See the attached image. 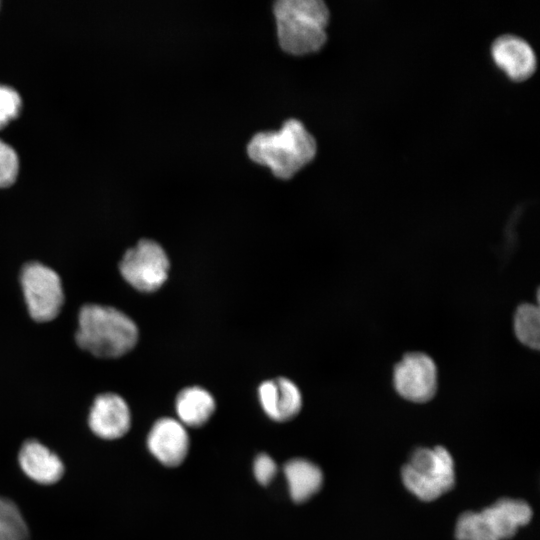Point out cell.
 Wrapping results in <instances>:
<instances>
[{
	"mask_svg": "<svg viewBox=\"0 0 540 540\" xmlns=\"http://www.w3.org/2000/svg\"><path fill=\"white\" fill-rule=\"evenodd\" d=\"M0 540H21V539L8 531H4L3 529H0Z\"/></svg>",
	"mask_w": 540,
	"mask_h": 540,
	"instance_id": "cell-21",
	"label": "cell"
},
{
	"mask_svg": "<svg viewBox=\"0 0 540 540\" xmlns=\"http://www.w3.org/2000/svg\"><path fill=\"white\" fill-rule=\"evenodd\" d=\"M147 445L150 452L163 465L177 466L185 459L189 437L184 425L173 418H161L152 426Z\"/></svg>",
	"mask_w": 540,
	"mask_h": 540,
	"instance_id": "cell-11",
	"label": "cell"
},
{
	"mask_svg": "<svg viewBox=\"0 0 540 540\" xmlns=\"http://www.w3.org/2000/svg\"><path fill=\"white\" fill-rule=\"evenodd\" d=\"M19 464L23 472L40 484H53L64 473L60 458L37 440H27L19 452Z\"/></svg>",
	"mask_w": 540,
	"mask_h": 540,
	"instance_id": "cell-13",
	"label": "cell"
},
{
	"mask_svg": "<svg viewBox=\"0 0 540 540\" xmlns=\"http://www.w3.org/2000/svg\"><path fill=\"white\" fill-rule=\"evenodd\" d=\"M215 407L213 396L199 386L184 388L175 401L179 422L191 427L204 425L214 413Z\"/></svg>",
	"mask_w": 540,
	"mask_h": 540,
	"instance_id": "cell-14",
	"label": "cell"
},
{
	"mask_svg": "<svg viewBox=\"0 0 540 540\" xmlns=\"http://www.w3.org/2000/svg\"><path fill=\"white\" fill-rule=\"evenodd\" d=\"M281 48L294 55L313 53L327 40L329 10L321 0H280L274 5Z\"/></svg>",
	"mask_w": 540,
	"mask_h": 540,
	"instance_id": "cell-3",
	"label": "cell"
},
{
	"mask_svg": "<svg viewBox=\"0 0 540 540\" xmlns=\"http://www.w3.org/2000/svg\"><path fill=\"white\" fill-rule=\"evenodd\" d=\"M170 261L163 247L154 240L142 239L123 255L119 270L126 282L140 292L158 290L166 282Z\"/></svg>",
	"mask_w": 540,
	"mask_h": 540,
	"instance_id": "cell-6",
	"label": "cell"
},
{
	"mask_svg": "<svg viewBox=\"0 0 540 540\" xmlns=\"http://www.w3.org/2000/svg\"><path fill=\"white\" fill-rule=\"evenodd\" d=\"M258 396L265 413L278 422L292 419L302 407V395L299 388L286 377L262 382L258 388Z\"/></svg>",
	"mask_w": 540,
	"mask_h": 540,
	"instance_id": "cell-12",
	"label": "cell"
},
{
	"mask_svg": "<svg viewBox=\"0 0 540 540\" xmlns=\"http://www.w3.org/2000/svg\"><path fill=\"white\" fill-rule=\"evenodd\" d=\"M491 56L496 66L513 81L529 79L537 66L536 54L523 38L504 34L491 45Z\"/></svg>",
	"mask_w": 540,
	"mask_h": 540,
	"instance_id": "cell-9",
	"label": "cell"
},
{
	"mask_svg": "<svg viewBox=\"0 0 540 540\" xmlns=\"http://www.w3.org/2000/svg\"><path fill=\"white\" fill-rule=\"evenodd\" d=\"M21 108V98L11 87L0 85V128L18 116Z\"/></svg>",
	"mask_w": 540,
	"mask_h": 540,
	"instance_id": "cell-19",
	"label": "cell"
},
{
	"mask_svg": "<svg viewBox=\"0 0 540 540\" xmlns=\"http://www.w3.org/2000/svg\"><path fill=\"white\" fill-rule=\"evenodd\" d=\"M20 282L28 312L37 322H48L59 314L64 302L59 275L40 262L22 268Z\"/></svg>",
	"mask_w": 540,
	"mask_h": 540,
	"instance_id": "cell-7",
	"label": "cell"
},
{
	"mask_svg": "<svg viewBox=\"0 0 540 540\" xmlns=\"http://www.w3.org/2000/svg\"><path fill=\"white\" fill-rule=\"evenodd\" d=\"M392 380L396 392L405 400L428 402L437 391V366L428 354L410 352L396 363Z\"/></svg>",
	"mask_w": 540,
	"mask_h": 540,
	"instance_id": "cell-8",
	"label": "cell"
},
{
	"mask_svg": "<svg viewBox=\"0 0 540 540\" xmlns=\"http://www.w3.org/2000/svg\"><path fill=\"white\" fill-rule=\"evenodd\" d=\"M88 424L92 432L106 440L124 436L131 425V413L126 401L116 393L98 395L90 409Z\"/></svg>",
	"mask_w": 540,
	"mask_h": 540,
	"instance_id": "cell-10",
	"label": "cell"
},
{
	"mask_svg": "<svg viewBox=\"0 0 540 540\" xmlns=\"http://www.w3.org/2000/svg\"><path fill=\"white\" fill-rule=\"evenodd\" d=\"M255 478L262 485L271 482L277 472V466L274 460L267 454H259L253 464Z\"/></svg>",
	"mask_w": 540,
	"mask_h": 540,
	"instance_id": "cell-20",
	"label": "cell"
},
{
	"mask_svg": "<svg viewBox=\"0 0 540 540\" xmlns=\"http://www.w3.org/2000/svg\"><path fill=\"white\" fill-rule=\"evenodd\" d=\"M513 329L524 346L538 350L540 346V312L538 304L522 303L514 314Z\"/></svg>",
	"mask_w": 540,
	"mask_h": 540,
	"instance_id": "cell-16",
	"label": "cell"
},
{
	"mask_svg": "<svg viewBox=\"0 0 540 540\" xmlns=\"http://www.w3.org/2000/svg\"><path fill=\"white\" fill-rule=\"evenodd\" d=\"M138 336L135 322L114 307L87 304L79 311L77 344L96 357H120L134 348Z\"/></svg>",
	"mask_w": 540,
	"mask_h": 540,
	"instance_id": "cell-2",
	"label": "cell"
},
{
	"mask_svg": "<svg viewBox=\"0 0 540 540\" xmlns=\"http://www.w3.org/2000/svg\"><path fill=\"white\" fill-rule=\"evenodd\" d=\"M531 516L532 510L525 501L502 498L482 511L462 513L456 523L455 537L457 540L509 539Z\"/></svg>",
	"mask_w": 540,
	"mask_h": 540,
	"instance_id": "cell-4",
	"label": "cell"
},
{
	"mask_svg": "<svg viewBox=\"0 0 540 540\" xmlns=\"http://www.w3.org/2000/svg\"><path fill=\"white\" fill-rule=\"evenodd\" d=\"M291 498L298 503L304 502L316 494L323 483L320 468L309 460L295 458L284 466Z\"/></svg>",
	"mask_w": 540,
	"mask_h": 540,
	"instance_id": "cell-15",
	"label": "cell"
},
{
	"mask_svg": "<svg viewBox=\"0 0 540 540\" xmlns=\"http://www.w3.org/2000/svg\"><path fill=\"white\" fill-rule=\"evenodd\" d=\"M405 487L423 501H432L455 483L454 462L442 446L416 449L402 468Z\"/></svg>",
	"mask_w": 540,
	"mask_h": 540,
	"instance_id": "cell-5",
	"label": "cell"
},
{
	"mask_svg": "<svg viewBox=\"0 0 540 540\" xmlns=\"http://www.w3.org/2000/svg\"><path fill=\"white\" fill-rule=\"evenodd\" d=\"M0 529L6 530L21 540H28V526L19 508L9 499L0 496Z\"/></svg>",
	"mask_w": 540,
	"mask_h": 540,
	"instance_id": "cell-17",
	"label": "cell"
},
{
	"mask_svg": "<svg viewBox=\"0 0 540 540\" xmlns=\"http://www.w3.org/2000/svg\"><path fill=\"white\" fill-rule=\"evenodd\" d=\"M19 160L14 149L0 140V187L14 183L18 175Z\"/></svg>",
	"mask_w": 540,
	"mask_h": 540,
	"instance_id": "cell-18",
	"label": "cell"
},
{
	"mask_svg": "<svg viewBox=\"0 0 540 540\" xmlns=\"http://www.w3.org/2000/svg\"><path fill=\"white\" fill-rule=\"evenodd\" d=\"M317 145L304 125L289 119L280 130L260 132L247 146L249 157L268 166L279 178L288 179L316 155Z\"/></svg>",
	"mask_w": 540,
	"mask_h": 540,
	"instance_id": "cell-1",
	"label": "cell"
}]
</instances>
